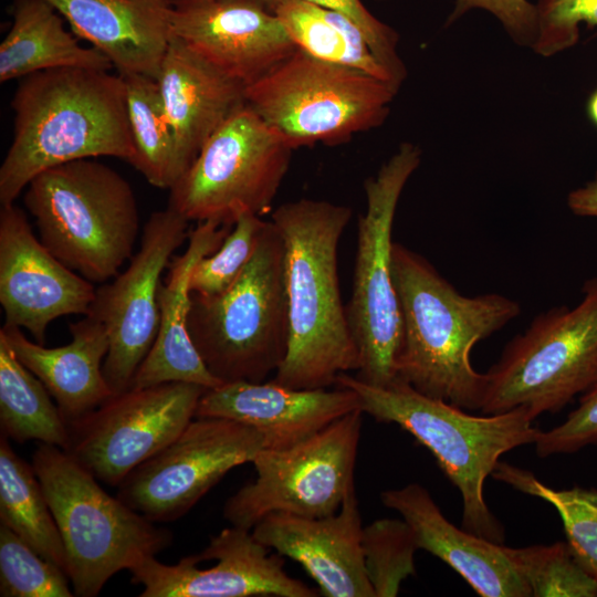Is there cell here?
I'll list each match as a JSON object with an SVG mask.
<instances>
[{"label": "cell", "mask_w": 597, "mask_h": 597, "mask_svg": "<svg viewBox=\"0 0 597 597\" xmlns=\"http://www.w3.org/2000/svg\"><path fill=\"white\" fill-rule=\"evenodd\" d=\"M391 273L402 318L397 379L428 397L481 410L486 374L473 368L471 350L516 318L521 305L499 293L462 295L425 256L398 242Z\"/></svg>", "instance_id": "1"}, {"label": "cell", "mask_w": 597, "mask_h": 597, "mask_svg": "<svg viewBox=\"0 0 597 597\" xmlns=\"http://www.w3.org/2000/svg\"><path fill=\"white\" fill-rule=\"evenodd\" d=\"M352 214L347 206L306 198L271 214L284 245L289 308L287 349L271 379L279 385L328 388L359 367L337 270L338 244Z\"/></svg>", "instance_id": "2"}, {"label": "cell", "mask_w": 597, "mask_h": 597, "mask_svg": "<svg viewBox=\"0 0 597 597\" xmlns=\"http://www.w3.org/2000/svg\"><path fill=\"white\" fill-rule=\"evenodd\" d=\"M13 135L0 167V203H13L52 167L100 156L133 161L121 74L61 67L20 80L11 100Z\"/></svg>", "instance_id": "3"}, {"label": "cell", "mask_w": 597, "mask_h": 597, "mask_svg": "<svg viewBox=\"0 0 597 597\" xmlns=\"http://www.w3.org/2000/svg\"><path fill=\"white\" fill-rule=\"evenodd\" d=\"M335 386L353 389L362 410L375 420L396 423L425 446L439 468L460 491L462 527L503 544L505 531L484 499V482L499 459L517 447L535 443L542 430L524 407L473 416L441 399L428 397L396 379L387 386L366 384L347 373Z\"/></svg>", "instance_id": "4"}, {"label": "cell", "mask_w": 597, "mask_h": 597, "mask_svg": "<svg viewBox=\"0 0 597 597\" xmlns=\"http://www.w3.org/2000/svg\"><path fill=\"white\" fill-rule=\"evenodd\" d=\"M23 200L41 242L90 282L106 283L133 256L137 200L109 166L87 158L52 167L30 181Z\"/></svg>", "instance_id": "5"}, {"label": "cell", "mask_w": 597, "mask_h": 597, "mask_svg": "<svg viewBox=\"0 0 597 597\" xmlns=\"http://www.w3.org/2000/svg\"><path fill=\"white\" fill-rule=\"evenodd\" d=\"M189 335L210 374L221 384L262 383L283 362L289 341L284 245L266 221L256 249L223 292L191 293Z\"/></svg>", "instance_id": "6"}, {"label": "cell", "mask_w": 597, "mask_h": 597, "mask_svg": "<svg viewBox=\"0 0 597 597\" xmlns=\"http://www.w3.org/2000/svg\"><path fill=\"white\" fill-rule=\"evenodd\" d=\"M31 463L59 527L75 596H97L116 573L171 544V532L109 495L63 449L40 443Z\"/></svg>", "instance_id": "7"}, {"label": "cell", "mask_w": 597, "mask_h": 597, "mask_svg": "<svg viewBox=\"0 0 597 597\" xmlns=\"http://www.w3.org/2000/svg\"><path fill=\"white\" fill-rule=\"evenodd\" d=\"M398 90L296 49L245 87L247 104L293 148L338 145L380 126Z\"/></svg>", "instance_id": "8"}, {"label": "cell", "mask_w": 597, "mask_h": 597, "mask_svg": "<svg viewBox=\"0 0 597 597\" xmlns=\"http://www.w3.org/2000/svg\"><path fill=\"white\" fill-rule=\"evenodd\" d=\"M575 307L554 306L514 336L488 370L483 415L557 412L597 383V276Z\"/></svg>", "instance_id": "9"}, {"label": "cell", "mask_w": 597, "mask_h": 597, "mask_svg": "<svg viewBox=\"0 0 597 597\" xmlns=\"http://www.w3.org/2000/svg\"><path fill=\"white\" fill-rule=\"evenodd\" d=\"M420 161V148L402 143L364 182L366 209L357 221L355 269L346 312L359 354L355 377L373 386H387L397 379L402 318L391 273V234L399 198Z\"/></svg>", "instance_id": "10"}, {"label": "cell", "mask_w": 597, "mask_h": 597, "mask_svg": "<svg viewBox=\"0 0 597 597\" xmlns=\"http://www.w3.org/2000/svg\"><path fill=\"white\" fill-rule=\"evenodd\" d=\"M293 150L245 104L211 135L170 187L168 207L197 223L233 226L243 214L262 217L271 210Z\"/></svg>", "instance_id": "11"}, {"label": "cell", "mask_w": 597, "mask_h": 597, "mask_svg": "<svg viewBox=\"0 0 597 597\" xmlns=\"http://www.w3.org/2000/svg\"><path fill=\"white\" fill-rule=\"evenodd\" d=\"M363 410L332 422L286 449H262L256 476L224 503L231 525L252 530L264 516L289 513L305 517L334 514L354 489Z\"/></svg>", "instance_id": "12"}, {"label": "cell", "mask_w": 597, "mask_h": 597, "mask_svg": "<svg viewBox=\"0 0 597 597\" xmlns=\"http://www.w3.org/2000/svg\"><path fill=\"white\" fill-rule=\"evenodd\" d=\"M207 389L175 381L115 394L69 425L64 451L98 481L118 486L182 432Z\"/></svg>", "instance_id": "13"}, {"label": "cell", "mask_w": 597, "mask_h": 597, "mask_svg": "<svg viewBox=\"0 0 597 597\" xmlns=\"http://www.w3.org/2000/svg\"><path fill=\"white\" fill-rule=\"evenodd\" d=\"M264 448V437L253 427L195 417L175 440L125 476L117 496L155 523L175 521Z\"/></svg>", "instance_id": "14"}, {"label": "cell", "mask_w": 597, "mask_h": 597, "mask_svg": "<svg viewBox=\"0 0 597 597\" xmlns=\"http://www.w3.org/2000/svg\"><path fill=\"white\" fill-rule=\"evenodd\" d=\"M189 221L167 207L153 212L127 269L96 289L91 315L103 323L108 352L103 375L113 394L128 389L151 349L160 323L158 289L164 270L189 237Z\"/></svg>", "instance_id": "15"}, {"label": "cell", "mask_w": 597, "mask_h": 597, "mask_svg": "<svg viewBox=\"0 0 597 597\" xmlns=\"http://www.w3.org/2000/svg\"><path fill=\"white\" fill-rule=\"evenodd\" d=\"M261 544L251 530L231 525L211 536L205 549L177 564L147 556L129 572L140 597H314L315 590L284 570V558Z\"/></svg>", "instance_id": "16"}, {"label": "cell", "mask_w": 597, "mask_h": 597, "mask_svg": "<svg viewBox=\"0 0 597 597\" xmlns=\"http://www.w3.org/2000/svg\"><path fill=\"white\" fill-rule=\"evenodd\" d=\"M96 287L67 268L35 237L14 202L0 210V304L6 325L25 328L43 344L52 321L87 315Z\"/></svg>", "instance_id": "17"}, {"label": "cell", "mask_w": 597, "mask_h": 597, "mask_svg": "<svg viewBox=\"0 0 597 597\" xmlns=\"http://www.w3.org/2000/svg\"><path fill=\"white\" fill-rule=\"evenodd\" d=\"M171 33L245 87L297 48L264 0H172Z\"/></svg>", "instance_id": "18"}, {"label": "cell", "mask_w": 597, "mask_h": 597, "mask_svg": "<svg viewBox=\"0 0 597 597\" xmlns=\"http://www.w3.org/2000/svg\"><path fill=\"white\" fill-rule=\"evenodd\" d=\"M362 515L355 489L337 512L322 517L264 516L252 530L269 549L297 562L325 597H375L367 577Z\"/></svg>", "instance_id": "19"}, {"label": "cell", "mask_w": 597, "mask_h": 597, "mask_svg": "<svg viewBox=\"0 0 597 597\" xmlns=\"http://www.w3.org/2000/svg\"><path fill=\"white\" fill-rule=\"evenodd\" d=\"M358 409L362 410L359 396L345 387L295 389L272 380L233 381L207 389L196 417L242 422L262 433L265 449L281 450Z\"/></svg>", "instance_id": "20"}, {"label": "cell", "mask_w": 597, "mask_h": 597, "mask_svg": "<svg viewBox=\"0 0 597 597\" xmlns=\"http://www.w3.org/2000/svg\"><path fill=\"white\" fill-rule=\"evenodd\" d=\"M156 80L175 138L180 178L211 135L247 104L245 86L174 35Z\"/></svg>", "instance_id": "21"}, {"label": "cell", "mask_w": 597, "mask_h": 597, "mask_svg": "<svg viewBox=\"0 0 597 597\" xmlns=\"http://www.w3.org/2000/svg\"><path fill=\"white\" fill-rule=\"evenodd\" d=\"M383 504L411 527L419 549L454 569L482 597H528L531 589L504 552L503 544L458 528L446 519L426 488L409 483L381 492Z\"/></svg>", "instance_id": "22"}, {"label": "cell", "mask_w": 597, "mask_h": 597, "mask_svg": "<svg viewBox=\"0 0 597 597\" xmlns=\"http://www.w3.org/2000/svg\"><path fill=\"white\" fill-rule=\"evenodd\" d=\"M231 229L232 226L216 221L198 222L189 231L184 253L171 258L165 282L161 281L158 289L160 323L157 337L130 387L175 381L197 384L208 389L221 385L207 369L188 332L189 281L198 261L217 251Z\"/></svg>", "instance_id": "23"}, {"label": "cell", "mask_w": 597, "mask_h": 597, "mask_svg": "<svg viewBox=\"0 0 597 597\" xmlns=\"http://www.w3.org/2000/svg\"><path fill=\"white\" fill-rule=\"evenodd\" d=\"M118 74L157 78L170 43L172 0H46Z\"/></svg>", "instance_id": "24"}, {"label": "cell", "mask_w": 597, "mask_h": 597, "mask_svg": "<svg viewBox=\"0 0 597 597\" xmlns=\"http://www.w3.org/2000/svg\"><path fill=\"white\" fill-rule=\"evenodd\" d=\"M70 333L69 344L48 348L28 339L20 327L0 328L15 357L46 387L67 426L114 395L103 375L109 346L103 323L85 315L70 325Z\"/></svg>", "instance_id": "25"}, {"label": "cell", "mask_w": 597, "mask_h": 597, "mask_svg": "<svg viewBox=\"0 0 597 597\" xmlns=\"http://www.w3.org/2000/svg\"><path fill=\"white\" fill-rule=\"evenodd\" d=\"M11 13V28L0 44L1 83L61 67H114L102 52L81 45L46 0H13Z\"/></svg>", "instance_id": "26"}, {"label": "cell", "mask_w": 597, "mask_h": 597, "mask_svg": "<svg viewBox=\"0 0 597 597\" xmlns=\"http://www.w3.org/2000/svg\"><path fill=\"white\" fill-rule=\"evenodd\" d=\"M272 10L297 49L363 71L399 91L400 85L376 57L363 31L346 15L305 0H279Z\"/></svg>", "instance_id": "27"}, {"label": "cell", "mask_w": 597, "mask_h": 597, "mask_svg": "<svg viewBox=\"0 0 597 597\" xmlns=\"http://www.w3.org/2000/svg\"><path fill=\"white\" fill-rule=\"evenodd\" d=\"M0 521L36 553L66 573L64 544L33 465L13 451L2 433Z\"/></svg>", "instance_id": "28"}, {"label": "cell", "mask_w": 597, "mask_h": 597, "mask_svg": "<svg viewBox=\"0 0 597 597\" xmlns=\"http://www.w3.org/2000/svg\"><path fill=\"white\" fill-rule=\"evenodd\" d=\"M0 427L18 443L38 440L65 450L69 426L43 383L31 373L0 335Z\"/></svg>", "instance_id": "29"}, {"label": "cell", "mask_w": 597, "mask_h": 597, "mask_svg": "<svg viewBox=\"0 0 597 597\" xmlns=\"http://www.w3.org/2000/svg\"><path fill=\"white\" fill-rule=\"evenodd\" d=\"M123 77L135 149L130 165L151 186L170 189L179 178L176 145L157 80L142 74Z\"/></svg>", "instance_id": "30"}, {"label": "cell", "mask_w": 597, "mask_h": 597, "mask_svg": "<svg viewBox=\"0 0 597 597\" xmlns=\"http://www.w3.org/2000/svg\"><path fill=\"white\" fill-rule=\"evenodd\" d=\"M491 475L552 504L562 519L574 559L597 579V490L580 486L554 490L540 482L532 472L500 461Z\"/></svg>", "instance_id": "31"}, {"label": "cell", "mask_w": 597, "mask_h": 597, "mask_svg": "<svg viewBox=\"0 0 597 597\" xmlns=\"http://www.w3.org/2000/svg\"><path fill=\"white\" fill-rule=\"evenodd\" d=\"M503 548L532 596L597 597V579L577 564L567 543Z\"/></svg>", "instance_id": "32"}, {"label": "cell", "mask_w": 597, "mask_h": 597, "mask_svg": "<svg viewBox=\"0 0 597 597\" xmlns=\"http://www.w3.org/2000/svg\"><path fill=\"white\" fill-rule=\"evenodd\" d=\"M362 547L375 597H395L401 583L416 574L419 549L409 524L401 519H379L363 527Z\"/></svg>", "instance_id": "33"}, {"label": "cell", "mask_w": 597, "mask_h": 597, "mask_svg": "<svg viewBox=\"0 0 597 597\" xmlns=\"http://www.w3.org/2000/svg\"><path fill=\"white\" fill-rule=\"evenodd\" d=\"M66 573L0 524V596L71 597Z\"/></svg>", "instance_id": "34"}, {"label": "cell", "mask_w": 597, "mask_h": 597, "mask_svg": "<svg viewBox=\"0 0 597 597\" xmlns=\"http://www.w3.org/2000/svg\"><path fill=\"white\" fill-rule=\"evenodd\" d=\"M265 222L254 214L238 218L218 250L193 266L190 292L210 296L227 290L252 258Z\"/></svg>", "instance_id": "35"}, {"label": "cell", "mask_w": 597, "mask_h": 597, "mask_svg": "<svg viewBox=\"0 0 597 597\" xmlns=\"http://www.w3.org/2000/svg\"><path fill=\"white\" fill-rule=\"evenodd\" d=\"M537 33L532 49L552 56L574 46L579 24L597 27V0H536Z\"/></svg>", "instance_id": "36"}, {"label": "cell", "mask_w": 597, "mask_h": 597, "mask_svg": "<svg viewBox=\"0 0 597 597\" xmlns=\"http://www.w3.org/2000/svg\"><path fill=\"white\" fill-rule=\"evenodd\" d=\"M536 454L573 453L597 444V383L583 394L579 404L566 420L548 431H541L535 441Z\"/></svg>", "instance_id": "37"}, {"label": "cell", "mask_w": 597, "mask_h": 597, "mask_svg": "<svg viewBox=\"0 0 597 597\" xmlns=\"http://www.w3.org/2000/svg\"><path fill=\"white\" fill-rule=\"evenodd\" d=\"M305 1L337 11L355 22L365 34L376 57L391 73L396 82L402 85L407 77V70L398 54V34L388 24L373 15L362 0Z\"/></svg>", "instance_id": "38"}, {"label": "cell", "mask_w": 597, "mask_h": 597, "mask_svg": "<svg viewBox=\"0 0 597 597\" xmlns=\"http://www.w3.org/2000/svg\"><path fill=\"white\" fill-rule=\"evenodd\" d=\"M481 9L494 15L511 39L521 45L532 46L537 33L535 4L528 0H455L447 24H451L467 12Z\"/></svg>", "instance_id": "39"}, {"label": "cell", "mask_w": 597, "mask_h": 597, "mask_svg": "<svg viewBox=\"0 0 597 597\" xmlns=\"http://www.w3.org/2000/svg\"><path fill=\"white\" fill-rule=\"evenodd\" d=\"M567 206L576 216L597 218V172L594 179L568 193Z\"/></svg>", "instance_id": "40"}, {"label": "cell", "mask_w": 597, "mask_h": 597, "mask_svg": "<svg viewBox=\"0 0 597 597\" xmlns=\"http://www.w3.org/2000/svg\"><path fill=\"white\" fill-rule=\"evenodd\" d=\"M587 115L590 122L597 127V88L587 101Z\"/></svg>", "instance_id": "41"}, {"label": "cell", "mask_w": 597, "mask_h": 597, "mask_svg": "<svg viewBox=\"0 0 597 597\" xmlns=\"http://www.w3.org/2000/svg\"><path fill=\"white\" fill-rule=\"evenodd\" d=\"M271 8L279 1V0H264Z\"/></svg>", "instance_id": "42"}]
</instances>
